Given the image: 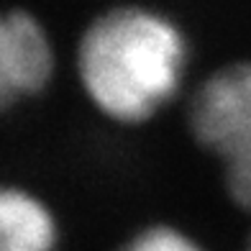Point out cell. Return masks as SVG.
Segmentation results:
<instances>
[{
    "label": "cell",
    "instance_id": "cell-5",
    "mask_svg": "<svg viewBox=\"0 0 251 251\" xmlns=\"http://www.w3.org/2000/svg\"><path fill=\"white\" fill-rule=\"evenodd\" d=\"M121 251H202L192 238L169 226H154L131 238Z\"/></svg>",
    "mask_w": 251,
    "mask_h": 251
},
{
    "label": "cell",
    "instance_id": "cell-2",
    "mask_svg": "<svg viewBox=\"0 0 251 251\" xmlns=\"http://www.w3.org/2000/svg\"><path fill=\"white\" fill-rule=\"evenodd\" d=\"M195 139L223 164L226 187L251 213V62L213 72L190 110Z\"/></svg>",
    "mask_w": 251,
    "mask_h": 251
},
{
    "label": "cell",
    "instance_id": "cell-4",
    "mask_svg": "<svg viewBox=\"0 0 251 251\" xmlns=\"http://www.w3.org/2000/svg\"><path fill=\"white\" fill-rule=\"evenodd\" d=\"M0 251H56V223L41 200L0 185Z\"/></svg>",
    "mask_w": 251,
    "mask_h": 251
},
{
    "label": "cell",
    "instance_id": "cell-6",
    "mask_svg": "<svg viewBox=\"0 0 251 251\" xmlns=\"http://www.w3.org/2000/svg\"><path fill=\"white\" fill-rule=\"evenodd\" d=\"M244 251H251V238H249V244H246V249Z\"/></svg>",
    "mask_w": 251,
    "mask_h": 251
},
{
    "label": "cell",
    "instance_id": "cell-1",
    "mask_svg": "<svg viewBox=\"0 0 251 251\" xmlns=\"http://www.w3.org/2000/svg\"><path fill=\"white\" fill-rule=\"evenodd\" d=\"M187 62L190 47L182 28L144 5H123L98 16L77 51L87 98L121 123L156 116L177 95Z\"/></svg>",
    "mask_w": 251,
    "mask_h": 251
},
{
    "label": "cell",
    "instance_id": "cell-3",
    "mask_svg": "<svg viewBox=\"0 0 251 251\" xmlns=\"http://www.w3.org/2000/svg\"><path fill=\"white\" fill-rule=\"evenodd\" d=\"M51 70L54 51L44 26L24 10H0V110L39 95Z\"/></svg>",
    "mask_w": 251,
    "mask_h": 251
}]
</instances>
